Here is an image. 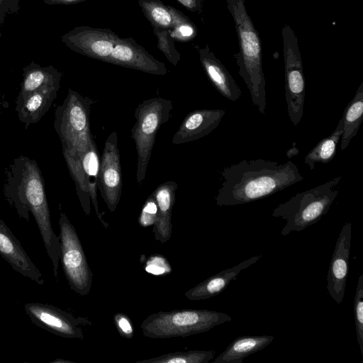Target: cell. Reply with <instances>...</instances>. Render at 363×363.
<instances>
[{
  "instance_id": "obj_21",
  "label": "cell",
  "mask_w": 363,
  "mask_h": 363,
  "mask_svg": "<svg viewBox=\"0 0 363 363\" xmlns=\"http://www.w3.org/2000/svg\"><path fill=\"white\" fill-rule=\"evenodd\" d=\"M21 89L16 99L19 101L30 93L46 89H60L62 73L52 65L42 67L32 62L23 68Z\"/></svg>"
},
{
  "instance_id": "obj_11",
  "label": "cell",
  "mask_w": 363,
  "mask_h": 363,
  "mask_svg": "<svg viewBox=\"0 0 363 363\" xmlns=\"http://www.w3.org/2000/svg\"><path fill=\"white\" fill-rule=\"evenodd\" d=\"M24 308L32 323L55 335L83 340L84 328L91 325L86 318L74 316L54 306L41 303H28Z\"/></svg>"
},
{
  "instance_id": "obj_15",
  "label": "cell",
  "mask_w": 363,
  "mask_h": 363,
  "mask_svg": "<svg viewBox=\"0 0 363 363\" xmlns=\"http://www.w3.org/2000/svg\"><path fill=\"white\" fill-rule=\"evenodd\" d=\"M108 63L156 75H165V65L155 59L132 38L118 40Z\"/></svg>"
},
{
  "instance_id": "obj_14",
  "label": "cell",
  "mask_w": 363,
  "mask_h": 363,
  "mask_svg": "<svg viewBox=\"0 0 363 363\" xmlns=\"http://www.w3.org/2000/svg\"><path fill=\"white\" fill-rule=\"evenodd\" d=\"M352 240V223H345L337 238L327 276L329 295L337 303L345 296Z\"/></svg>"
},
{
  "instance_id": "obj_16",
  "label": "cell",
  "mask_w": 363,
  "mask_h": 363,
  "mask_svg": "<svg viewBox=\"0 0 363 363\" xmlns=\"http://www.w3.org/2000/svg\"><path fill=\"white\" fill-rule=\"evenodd\" d=\"M0 256L21 275L39 285L44 284L42 274L32 262L20 242L0 218Z\"/></svg>"
},
{
  "instance_id": "obj_1",
  "label": "cell",
  "mask_w": 363,
  "mask_h": 363,
  "mask_svg": "<svg viewBox=\"0 0 363 363\" xmlns=\"http://www.w3.org/2000/svg\"><path fill=\"white\" fill-rule=\"evenodd\" d=\"M3 192L6 201L26 221H29V213H32L57 278L60 242L52 229L45 184L37 162L20 155L6 168Z\"/></svg>"
},
{
  "instance_id": "obj_34",
  "label": "cell",
  "mask_w": 363,
  "mask_h": 363,
  "mask_svg": "<svg viewBox=\"0 0 363 363\" xmlns=\"http://www.w3.org/2000/svg\"><path fill=\"white\" fill-rule=\"evenodd\" d=\"M21 1V0H0V26L6 22L9 16L18 12Z\"/></svg>"
},
{
  "instance_id": "obj_18",
  "label": "cell",
  "mask_w": 363,
  "mask_h": 363,
  "mask_svg": "<svg viewBox=\"0 0 363 363\" xmlns=\"http://www.w3.org/2000/svg\"><path fill=\"white\" fill-rule=\"evenodd\" d=\"M199 55L207 77L217 91L231 101H238L241 96L239 86L208 45L199 48Z\"/></svg>"
},
{
  "instance_id": "obj_26",
  "label": "cell",
  "mask_w": 363,
  "mask_h": 363,
  "mask_svg": "<svg viewBox=\"0 0 363 363\" xmlns=\"http://www.w3.org/2000/svg\"><path fill=\"white\" fill-rule=\"evenodd\" d=\"M343 133L342 118L335 130L328 137L322 139L305 157V164L310 169H314L316 163L327 164L336 155V149Z\"/></svg>"
},
{
  "instance_id": "obj_5",
  "label": "cell",
  "mask_w": 363,
  "mask_h": 363,
  "mask_svg": "<svg viewBox=\"0 0 363 363\" xmlns=\"http://www.w3.org/2000/svg\"><path fill=\"white\" fill-rule=\"evenodd\" d=\"M232 319L225 313L206 309L160 311L144 319L140 328L146 337L165 339L202 333Z\"/></svg>"
},
{
  "instance_id": "obj_32",
  "label": "cell",
  "mask_w": 363,
  "mask_h": 363,
  "mask_svg": "<svg viewBox=\"0 0 363 363\" xmlns=\"http://www.w3.org/2000/svg\"><path fill=\"white\" fill-rule=\"evenodd\" d=\"M113 322L119 335L126 339H132L134 328L130 318L123 313H117L113 315Z\"/></svg>"
},
{
  "instance_id": "obj_30",
  "label": "cell",
  "mask_w": 363,
  "mask_h": 363,
  "mask_svg": "<svg viewBox=\"0 0 363 363\" xmlns=\"http://www.w3.org/2000/svg\"><path fill=\"white\" fill-rule=\"evenodd\" d=\"M197 34V30L193 22L184 14L169 32L173 40L187 42L193 40Z\"/></svg>"
},
{
  "instance_id": "obj_13",
  "label": "cell",
  "mask_w": 363,
  "mask_h": 363,
  "mask_svg": "<svg viewBox=\"0 0 363 363\" xmlns=\"http://www.w3.org/2000/svg\"><path fill=\"white\" fill-rule=\"evenodd\" d=\"M122 172L118 147V135L111 133L106 138L100 160L98 189L108 210L115 211L122 194Z\"/></svg>"
},
{
  "instance_id": "obj_7",
  "label": "cell",
  "mask_w": 363,
  "mask_h": 363,
  "mask_svg": "<svg viewBox=\"0 0 363 363\" xmlns=\"http://www.w3.org/2000/svg\"><path fill=\"white\" fill-rule=\"evenodd\" d=\"M172 109L171 100L155 97L143 101L135 110L136 122L130 134L138 155L136 178L138 184L145 178L157 131L167 122Z\"/></svg>"
},
{
  "instance_id": "obj_38",
  "label": "cell",
  "mask_w": 363,
  "mask_h": 363,
  "mask_svg": "<svg viewBox=\"0 0 363 363\" xmlns=\"http://www.w3.org/2000/svg\"><path fill=\"white\" fill-rule=\"evenodd\" d=\"M50 363H73V362L62 359H55L51 361Z\"/></svg>"
},
{
  "instance_id": "obj_25",
  "label": "cell",
  "mask_w": 363,
  "mask_h": 363,
  "mask_svg": "<svg viewBox=\"0 0 363 363\" xmlns=\"http://www.w3.org/2000/svg\"><path fill=\"white\" fill-rule=\"evenodd\" d=\"M363 118V82L357 89L354 96L344 110L342 119L343 133L340 138V150L347 147L357 135Z\"/></svg>"
},
{
  "instance_id": "obj_37",
  "label": "cell",
  "mask_w": 363,
  "mask_h": 363,
  "mask_svg": "<svg viewBox=\"0 0 363 363\" xmlns=\"http://www.w3.org/2000/svg\"><path fill=\"white\" fill-rule=\"evenodd\" d=\"M9 102L5 99L4 95L0 93V116L2 114L4 109L9 107Z\"/></svg>"
},
{
  "instance_id": "obj_3",
  "label": "cell",
  "mask_w": 363,
  "mask_h": 363,
  "mask_svg": "<svg viewBox=\"0 0 363 363\" xmlns=\"http://www.w3.org/2000/svg\"><path fill=\"white\" fill-rule=\"evenodd\" d=\"M235 22L239 52L235 55L238 73L246 84L254 106L264 114L267 106L265 79L262 64V43L247 13L244 0H225Z\"/></svg>"
},
{
  "instance_id": "obj_35",
  "label": "cell",
  "mask_w": 363,
  "mask_h": 363,
  "mask_svg": "<svg viewBox=\"0 0 363 363\" xmlns=\"http://www.w3.org/2000/svg\"><path fill=\"white\" fill-rule=\"evenodd\" d=\"M192 12L201 13L203 0H177Z\"/></svg>"
},
{
  "instance_id": "obj_22",
  "label": "cell",
  "mask_w": 363,
  "mask_h": 363,
  "mask_svg": "<svg viewBox=\"0 0 363 363\" xmlns=\"http://www.w3.org/2000/svg\"><path fill=\"white\" fill-rule=\"evenodd\" d=\"M58 90L52 88L35 91L16 102L18 118L24 123L26 129L30 124L38 123L49 111L57 97Z\"/></svg>"
},
{
  "instance_id": "obj_6",
  "label": "cell",
  "mask_w": 363,
  "mask_h": 363,
  "mask_svg": "<svg viewBox=\"0 0 363 363\" xmlns=\"http://www.w3.org/2000/svg\"><path fill=\"white\" fill-rule=\"evenodd\" d=\"M62 153L84 212L86 216L90 215L91 201L98 218L107 228L108 223L102 218L97 201L100 160L91 132L73 147L62 149Z\"/></svg>"
},
{
  "instance_id": "obj_36",
  "label": "cell",
  "mask_w": 363,
  "mask_h": 363,
  "mask_svg": "<svg viewBox=\"0 0 363 363\" xmlns=\"http://www.w3.org/2000/svg\"><path fill=\"white\" fill-rule=\"evenodd\" d=\"M87 0H43L48 5H69L83 2Z\"/></svg>"
},
{
  "instance_id": "obj_19",
  "label": "cell",
  "mask_w": 363,
  "mask_h": 363,
  "mask_svg": "<svg viewBox=\"0 0 363 363\" xmlns=\"http://www.w3.org/2000/svg\"><path fill=\"white\" fill-rule=\"evenodd\" d=\"M262 255L253 256L238 265L224 269L198 284L186 291L184 296L191 301L205 300L218 295L234 280L245 269L255 264Z\"/></svg>"
},
{
  "instance_id": "obj_12",
  "label": "cell",
  "mask_w": 363,
  "mask_h": 363,
  "mask_svg": "<svg viewBox=\"0 0 363 363\" xmlns=\"http://www.w3.org/2000/svg\"><path fill=\"white\" fill-rule=\"evenodd\" d=\"M119 36L109 28L77 26L61 37L70 50L86 57L108 62Z\"/></svg>"
},
{
  "instance_id": "obj_23",
  "label": "cell",
  "mask_w": 363,
  "mask_h": 363,
  "mask_svg": "<svg viewBox=\"0 0 363 363\" xmlns=\"http://www.w3.org/2000/svg\"><path fill=\"white\" fill-rule=\"evenodd\" d=\"M274 339L270 335H242L235 339L213 363H242L244 359L267 347Z\"/></svg>"
},
{
  "instance_id": "obj_17",
  "label": "cell",
  "mask_w": 363,
  "mask_h": 363,
  "mask_svg": "<svg viewBox=\"0 0 363 363\" xmlns=\"http://www.w3.org/2000/svg\"><path fill=\"white\" fill-rule=\"evenodd\" d=\"M225 114L223 109H198L189 113L172 137L174 145L199 140L216 129Z\"/></svg>"
},
{
  "instance_id": "obj_8",
  "label": "cell",
  "mask_w": 363,
  "mask_h": 363,
  "mask_svg": "<svg viewBox=\"0 0 363 363\" xmlns=\"http://www.w3.org/2000/svg\"><path fill=\"white\" fill-rule=\"evenodd\" d=\"M60 257L70 289L81 296L89 294L93 274L75 228L66 214L60 213Z\"/></svg>"
},
{
  "instance_id": "obj_31",
  "label": "cell",
  "mask_w": 363,
  "mask_h": 363,
  "mask_svg": "<svg viewBox=\"0 0 363 363\" xmlns=\"http://www.w3.org/2000/svg\"><path fill=\"white\" fill-rule=\"evenodd\" d=\"M157 212L155 199L151 194L146 199L138 218V223L142 227H148L154 225Z\"/></svg>"
},
{
  "instance_id": "obj_24",
  "label": "cell",
  "mask_w": 363,
  "mask_h": 363,
  "mask_svg": "<svg viewBox=\"0 0 363 363\" xmlns=\"http://www.w3.org/2000/svg\"><path fill=\"white\" fill-rule=\"evenodd\" d=\"M138 4L152 28L167 30L169 33L184 14L160 0H139Z\"/></svg>"
},
{
  "instance_id": "obj_2",
  "label": "cell",
  "mask_w": 363,
  "mask_h": 363,
  "mask_svg": "<svg viewBox=\"0 0 363 363\" xmlns=\"http://www.w3.org/2000/svg\"><path fill=\"white\" fill-rule=\"evenodd\" d=\"M215 197L218 206L250 203L269 196L303 179L291 161L279 164L262 159L242 160L225 167Z\"/></svg>"
},
{
  "instance_id": "obj_10",
  "label": "cell",
  "mask_w": 363,
  "mask_h": 363,
  "mask_svg": "<svg viewBox=\"0 0 363 363\" xmlns=\"http://www.w3.org/2000/svg\"><path fill=\"white\" fill-rule=\"evenodd\" d=\"M92 100L68 89L63 103L55 112L54 128L62 149H70L90 133L89 119Z\"/></svg>"
},
{
  "instance_id": "obj_20",
  "label": "cell",
  "mask_w": 363,
  "mask_h": 363,
  "mask_svg": "<svg viewBox=\"0 0 363 363\" xmlns=\"http://www.w3.org/2000/svg\"><path fill=\"white\" fill-rule=\"evenodd\" d=\"M177 189V184L175 182L168 181L159 185L152 193L157 206L152 232L155 239L161 243L167 242L172 236V216Z\"/></svg>"
},
{
  "instance_id": "obj_33",
  "label": "cell",
  "mask_w": 363,
  "mask_h": 363,
  "mask_svg": "<svg viewBox=\"0 0 363 363\" xmlns=\"http://www.w3.org/2000/svg\"><path fill=\"white\" fill-rule=\"evenodd\" d=\"M147 261L145 270L148 273L159 275L169 272L167 269L161 267V266L170 267L168 262L162 256H152Z\"/></svg>"
},
{
  "instance_id": "obj_29",
  "label": "cell",
  "mask_w": 363,
  "mask_h": 363,
  "mask_svg": "<svg viewBox=\"0 0 363 363\" xmlns=\"http://www.w3.org/2000/svg\"><path fill=\"white\" fill-rule=\"evenodd\" d=\"M153 31L157 39V48L173 65L177 66L181 55L177 50L169 31L159 28H153Z\"/></svg>"
},
{
  "instance_id": "obj_9",
  "label": "cell",
  "mask_w": 363,
  "mask_h": 363,
  "mask_svg": "<svg viewBox=\"0 0 363 363\" xmlns=\"http://www.w3.org/2000/svg\"><path fill=\"white\" fill-rule=\"evenodd\" d=\"M284 62L285 98L288 116L294 126L301 122L303 114L306 83L298 38L291 27L281 29Z\"/></svg>"
},
{
  "instance_id": "obj_27",
  "label": "cell",
  "mask_w": 363,
  "mask_h": 363,
  "mask_svg": "<svg viewBox=\"0 0 363 363\" xmlns=\"http://www.w3.org/2000/svg\"><path fill=\"white\" fill-rule=\"evenodd\" d=\"M214 355L213 350L177 351L141 359L135 363H208Z\"/></svg>"
},
{
  "instance_id": "obj_4",
  "label": "cell",
  "mask_w": 363,
  "mask_h": 363,
  "mask_svg": "<svg viewBox=\"0 0 363 363\" xmlns=\"http://www.w3.org/2000/svg\"><path fill=\"white\" fill-rule=\"evenodd\" d=\"M342 177H336L313 189L298 193L281 203L272 213L274 217L286 220L281 235L301 232L319 221L329 211L339 194V184Z\"/></svg>"
},
{
  "instance_id": "obj_28",
  "label": "cell",
  "mask_w": 363,
  "mask_h": 363,
  "mask_svg": "<svg viewBox=\"0 0 363 363\" xmlns=\"http://www.w3.org/2000/svg\"><path fill=\"white\" fill-rule=\"evenodd\" d=\"M354 316L356 328L357 342L360 352L363 357V274L357 280V286L354 298Z\"/></svg>"
}]
</instances>
